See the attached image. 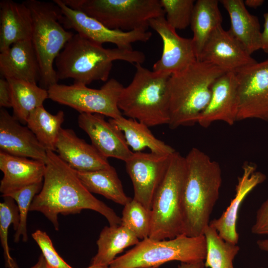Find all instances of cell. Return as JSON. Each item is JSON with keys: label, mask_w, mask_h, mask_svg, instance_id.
Returning a JSON list of instances; mask_svg holds the SVG:
<instances>
[{"label": "cell", "mask_w": 268, "mask_h": 268, "mask_svg": "<svg viewBox=\"0 0 268 268\" xmlns=\"http://www.w3.org/2000/svg\"><path fill=\"white\" fill-rule=\"evenodd\" d=\"M45 164L42 188L34 197L30 211L41 212L57 231L59 230V214H74L84 209L102 214L110 226L121 225V217L95 197L81 182L76 171L57 154L47 150Z\"/></svg>", "instance_id": "cell-1"}, {"label": "cell", "mask_w": 268, "mask_h": 268, "mask_svg": "<svg viewBox=\"0 0 268 268\" xmlns=\"http://www.w3.org/2000/svg\"><path fill=\"white\" fill-rule=\"evenodd\" d=\"M186 170L182 205L183 234L203 235L219 198L222 174L219 163L200 149L193 147L185 157Z\"/></svg>", "instance_id": "cell-2"}, {"label": "cell", "mask_w": 268, "mask_h": 268, "mask_svg": "<svg viewBox=\"0 0 268 268\" xmlns=\"http://www.w3.org/2000/svg\"><path fill=\"white\" fill-rule=\"evenodd\" d=\"M145 60L141 51L106 49L76 33L65 45L55 63L59 80L71 78L74 83L87 85L97 80L107 81L115 61L141 64Z\"/></svg>", "instance_id": "cell-3"}, {"label": "cell", "mask_w": 268, "mask_h": 268, "mask_svg": "<svg viewBox=\"0 0 268 268\" xmlns=\"http://www.w3.org/2000/svg\"><path fill=\"white\" fill-rule=\"evenodd\" d=\"M226 72L219 67L197 60L171 75L168 82L169 127L175 129L198 123L209 101L212 84Z\"/></svg>", "instance_id": "cell-4"}, {"label": "cell", "mask_w": 268, "mask_h": 268, "mask_svg": "<svg viewBox=\"0 0 268 268\" xmlns=\"http://www.w3.org/2000/svg\"><path fill=\"white\" fill-rule=\"evenodd\" d=\"M135 72L131 82L123 88L118 107L122 113L147 126L168 124L170 75L150 70L140 64H135Z\"/></svg>", "instance_id": "cell-5"}, {"label": "cell", "mask_w": 268, "mask_h": 268, "mask_svg": "<svg viewBox=\"0 0 268 268\" xmlns=\"http://www.w3.org/2000/svg\"><path fill=\"white\" fill-rule=\"evenodd\" d=\"M24 2L32 16L31 40L40 67V86L48 90L59 81L54 63L74 34L62 24L61 9L54 1L29 0Z\"/></svg>", "instance_id": "cell-6"}, {"label": "cell", "mask_w": 268, "mask_h": 268, "mask_svg": "<svg viewBox=\"0 0 268 268\" xmlns=\"http://www.w3.org/2000/svg\"><path fill=\"white\" fill-rule=\"evenodd\" d=\"M206 244L203 235L181 234L168 240H142L125 254L116 258L108 268H157L174 261L191 263L205 260Z\"/></svg>", "instance_id": "cell-7"}, {"label": "cell", "mask_w": 268, "mask_h": 268, "mask_svg": "<svg viewBox=\"0 0 268 268\" xmlns=\"http://www.w3.org/2000/svg\"><path fill=\"white\" fill-rule=\"evenodd\" d=\"M186 170L185 157L176 151L153 200L149 238L160 240L183 234L182 198Z\"/></svg>", "instance_id": "cell-8"}, {"label": "cell", "mask_w": 268, "mask_h": 268, "mask_svg": "<svg viewBox=\"0 0 268 268\" xmlns=\"http://www.w3.org/2000/svg\"><path fill=\"white\" fill-rule=\"evenodd\" d=\"M111 29L147 31L149 21L165 16L160 0H63Z\"/></svg>", "instance_id": "cell-9"}, {"label": "cell", "mask_w": 268, "mask_h": 268, "mask_svg": "<svg viewBox=\"0 0 268 268\" xmlns=\"http://www.w3.org/2000/svg\"><path fill=\"white\" fill-rule=\"evenodd\" d=\"M123 88L119 81L111 78L100 89L77 83H57L50 86L48 91L49 99L79 113L99 114L116 119L123 116L118 101Z\"/></svg>", "instance_id": "cell-10"}, {"label": "cell", "mask_w": 268, "mask_h": 268, "mask_svg": "<svg viewBox=\"0 0 268 268\" xmlns=\"http://www.w3.org/2000/svg\"><path fill=\"white\" fill-rule=\"evenodd\" d=\"M53 1L61 9V23L66 29H73L77 33L97 43L102 45L110 43L120 49L132 50L133 43L146 42L152 36V33L148 31H123L110 29L96 19L70 8L63 0Z\"/></svg>", "instance_id": "cell-11"}, {"label": "cell", "mask_w": 268, "mask_h": 268, "mask_svg": "<svg viewBox=\"0 0 268 268\" xmlns=\"http://www.w3.org/2000/svg\"><path fill=\"white\" fill-rule=\"evenodd\" d=\"M237 121L259 119L268 122V58L236 73Z\"/></svg>", "instance_id": "cell-12"}, {"label": "cell", "mask_w": 268, "mask_h": 268, "mask_svg": "<svg viewBox=\"0 0 268 268\" xmlns=\"http://www.w3.org/2000/svg\"><path fill=\"white\" fill-rule=\"evenodd\" d=\"M172 154L135 152L125 162L133 186V198L149 210L166 174Z\"/></svg>", "instance_id": "cell-13"}, {"label": "cell", "mask_w": 268, "mask_h": 268, "mask_svg": "<svg viewBox=\"0 0 268 268\" xmlns=\"http://www.w3.org/2000/svg\"><path fill=\"white\" fill-rule=\"evenodd\" d=\"M149 25L160 36L163 42L161 58L153 65V71L172 75L197 61L192 38L180 36L167 23L165 16L151 19Z\"/></svg>", "instance_id": "cell-14"}, {"label": "cell", "mask_w": 268, "mask_h": 268, "mask_svg": "<svg viewBox=\"0 0 268 268\" xmlns=\"http://www.w3.org/2000/svg\"><path fill=\"white\" fill-rule=\"evenodd\" d=\"M198 61L234 73L257 62L222 25L212 32Z\"/></svg>", "instance_id": "cell-15"}, {"label": "cell", "mask_w": 268, "mask_h": 268, "mask_svg": "<svg viewBox=\"0 0 268 268\" xmlns=\"http://www.w3.org/2000/svg\"><path fill=\"white\" fill-rule=\"evenodd\" d=\"M99 114L80 113L78 126L89 136L92 144L106 158L126 162L133 155L123 132Z\"/></svg>", "instance_id": "cell-16"}, {"label": "cell", "mask_w": 268, "mask_h": 268, "mask_svg": "<svg viewBox=\"0 0 268 268\" xmlns=\"http://www.w3.org/2000/svg\"><path fill=\"white\" fill-rule=\"evenodd\" d=\"M238 83L236 73L226 72L214 81L206 107L200 115L198 124L203 128L223 121L230 126L237 121Z\"/></svg>", "instance_id": "cell-17"}, {"label": "cell", "mask_w": 268, "mask_h": 268, "mask_svg": "<svg viewBox=\"0 0 268 268\" xmlns=\"http://www.w3.org/2000/svg\"><path fill=\"white\" fill-rule=\"evenodd\" d=\"M4 108L0 110V151L46 163L47 150L35 134Z\"/></svg>", "instance_id": "cell-18"}, {"label": "cell", "mask_w": 268, "mask_h": 268, "mask_svg": "<svg viewBox=\"0 0 268 268\" xmlns=\"http://www.w3.org/2000/svg\"><path fill=\"white\" fill-rule=\"evenodd\" d=\"M256 169L257 166L254 163L247 162L244 163L242 174L238 178L234 198L219 218L209 222V225L215 228L219 236L225 241L238 244L239 234L236 223L240 206L247 195L266 179V176L257 171Z\"/></svg>", "instance_id": "cell-19"}, {"label": "cell", "mask_w": 268, "mask_h": 268, "mask_svg": "<svg viewBox=\"0 0 268 268\" xmlns=\"http://www.w3.org/2000/svg\"><path fill=\"white\" fill-rule=\"evenodd\" d=\"M56 148L59 156L76 171H93L111 166L107 158L71 129H61Z\"/></svg>", "instance_id": "cell-20"}, {"label": "cell", "mask_w": 268, "mask_h": 268, "mask_svg": "<svg viewBox=\"0 0 268 268\" xmlns=\"http://www.w3.org/2000/svg\"><path fill=\"white\" fill-rule=\"evenodd\" d=\"M0 170L3 173L0 184L2 197L23 187L43 183L46 164L0 151Z\"/></svg>", "instance_id": "cell-21"}, {"label": "cell", "mask_w": 268, "mask_h": 268, "mask_svg": "<svg viewBox=\"0 0 268 268\" xmlns=\"http://www.w3.org/2000/svg\"><path fill=\"white\" fill-rule=\"evenodd\" d=\"M0 72L6 79L39 82L40 67L31 40L15 43L0 52Z\"/></svg>", "instance_id": "cell-22"}, {"label": "cell", "mask_w": 268, "mask_h": 268, "mask_svg": "<svg viewBox=\"0 0 268 268\" xmlns=\"http://www.w3.org/2000/svg\"><path fill=\"white\" fill-rule=\"evenodd\" d=\"M0 23V52L15 43L31 39L32 16L30 9L24 2L1 0Z\"/></svg>", "instance_id": "cell-23"}, {"label": "cell", "mask_w": 268, "mask_h": 268, "mask_svg": "<svg viewBox=\"0 0 268 268\" xmlns=\"http://www.w3.org/2000/svg\"><path fill=\"white\" fill-rule=\"evenodd\" d=\"M230 20L231 34L252 55L261 49L262 32L258 18L246 9L243 0H221Z\"/></svg>", "instance_id": "cell-24"}, {"label": "cell", "mask_w": 268, "mask_h": 268, "mask_svg": "<svg viewBox=\"0 0 268 268\" xmlns=\"http://www.w3.org/2000/svg\"><path fill=\"white\" fill-rule=\"evenodd\" d=\"M139 242V239L131 231L122 225L105 226L96 242L97 252L92 259L90 265L108 267L118 254Z\"/></svg>", "instance_id": "cell-25"}, {"label": "cell", "mask_w": 268, "mask_h": 268, "mask_svg": "<svg viewBox=\"0 0 268 268\" xmlns=\"http://www.w3.org/2000/svg\"><path fill=\"white\" fill-rule=\"evenodd\" d=\"M218 3L217 0H198L195 3L190 26L197 60L212 32L222 25Z\"/></svg>", "instance_id": "cell-26"}, {"label": "cell", "mask_w": 268, "mask_h": 268, "mask_svg": "<svg viewBox=\"0 0 268 268\" xmlns=\"http://www.w3.org/2000/svg\"><path fill=\"white\" fill-rule=\"evenodd\" d=\"M109 121L123 132L128 145L135 152H141L145 148L158 154H172L176 152L170 145L155 137L147 126L136 120L122 116Z\"/></svg>", "instance_id": "cell-27"}, {"label": "cell", "mask_w": 268, "mask_h": 268, "mask_svg": "<svg viewBox=\"0 0 268 268\" xmlns=\"http://www.w3.org/2000/svg\"><path fill=\"white\" fill-rule=\"evenodd\" d=\"M6 79L11 91L12 116L22 124L26 125L30 114L49 98L48 90L37 83L14 78Z\"/></svg>", "instance_id": "cell-28"}, {"label": "cell", "mask_w": 268, "mask_h": 268, "mask_svg": "<svg viewBox=\"0 0 268 268\" xmlns=\"http://www.w3.org/2000/svg\"><path fill=\"white\" fill-rule=\"evenodd\" d=\"M76 173L81 182L91 193L101 195L123 206L132 199L125 194L118 174L112 166L106 169Z\"/></svg>", "instance_id": "cell-29"}, {"label": "cell", "mask_w": 268, "mask_h": 268, "mask_svg": "<svg viewBox=\"0 0 268 268\" xmlns=\"http://www.w3.org/2000/svg\"><path fill=\"white\" fill-rule=\"evenodd\" d=\"M64 121V113L58 111L53 115L48 112L43 105L34 109L26 121L28 128L35 134L47 150L56 151V144Z\"/></svg>", "instance_id": "cell-30"}, {"label": "cell", "mask_w": 268, "mask_h": 268, "mask_svg": "<svg viewBox=\"0 0 268 268\" xmlns=\"http://www.w3.org/2000/svg\"><path fill=\"white\" fill-rule=\"evenodd\" d=\"M203 235L206 244L205 267L234 268L233 261L240 250L239 246L223 240L209 225L204 229Z\"/></svg>", "instance_id": "cell-31"}, {"label": "cell", "mask_w": 268, "mask_h": 268, "mask_svg": "<svg viewBox=\"0 0 268 268\" xmlns=\"http://www.w3.org/2000/svg\"><path fill=\"white\" fill-rule=\"evenodd\" d=\"M151 222V210L134 198L124 206L121 225L129 229L139 239L149 237Z\"/></svg>", "instance_id": "cell-32"}, {"label": "cell", "mask_w": 268, "mask_h": 268, "mask_svg": "<svg viewBox=\"0 0 268 268\" xmlns=\"http://www.w3.org/2000/svg\"><path fill=\"white\" fill-rule=\"evenodd\" d=\"M3 201L0 203V239L5 267L7 268H18L17 265L10 254L8 244V231L12 224L16 231L19 224V212L15 201L10 197H2Z\"/></svg>", "instance_id": "cell-33"}, {"label": "cell", "mask_w": 268, "mask_h": 268, "mask_svg": "<svg viewBox=\"0 0 268 268\" xmlns=\"http://www.w3.org/2000/svg\"><path fill=\"white\" fill-rule=\"evenodd\" d=\"M43 183L33 184L13 191L2 197H10L17 203L19 212V224L14 235V241L18 243L22 237L23 242L28 240L27 218L28 212L34 197L42 189Z\"/></svg>", "instance_id": "cell-34"}, {"label": "cell", "mask_w": 268, "mask_h": 268, "mask_svg": "<svg viewBox=\"0 0 268 268\" xmlns=\"http://www.w3.org/2000/svg\"><path fill=\"white\" fill-rule=\"evenodd\" d=\"M169 25L182 30L190 25L195 5L194 0H160Z\"/></svg>", "instance_id": "cell-35"}, {"label": "cell", "mask_w": 268, "mask_h": 268, "mask_svg": "<svg viewBox=\"0 0 268 268\" xmlns=\"http://www.w3.org/2000/svg\"><path fill=\"white\" fill-rule=\"evenodd\" d=\"M32 236L40 247L48 268H73L59 255L45 232L38 229L32 234Z\"/></svg>", "instance_id": "cell-36"}, {"label": "cell", "mask_w": 268, "mask_h": 268, "mask_svg": "<svg viewBox=\"0 0 268 268\" xmlns=\"http://www.w3.org/2000/svg\"><path fill=\"white\" fill-rule=\"evenodd\" d=\"M251 232L256 235H268V198L258 209Z\"/></svg>", "instance_id": "cell-37"}, {"label": "cell", "mask_w": 268, "mask_h": 268, "mask_svg": "<svg viewBox=\"0 0 268 268\" xmlns=\"http://www.w3.org/2000/svg\"><path fill=\"white\" fill-rule=\"evenodd\" d=\"M0 106L4 108L11 107L10 86L5 78L0 79Z\"/></svg>", "instance_id": "cell-38"}, {"label": "cell", "mask_w": 268, "mask_h": 268, "mask_svg": "<svg viewBox=\"0 0 268 268\" xmlns=\"http://www.w3.org/2000/svg\"><path fill=\"white\" fill-rule=\"evenodd\" d=\"M265 20L264 30L262 32L261 38V49L268 54V12L264 13Z\"/></svg>", "instance_id": "cell-39"}, {"label": "cell", "mask_w": 268, "mask_h": 268, "mask_svg": "<svg viewBox=\"0 0 268 268\" xmlns=\"http://www.w3.org/2000/svg\"><path fill=\"white\" fill-rule=\"evenodd\" d=\"M204 262L202 261L191 263H181L178 268H204Z\"/></svg>", "instance_id": "cell-40"}, {"label": "cell", "mask_w": 268, "mask_h": 268, "mask_svg": "<svg viewBox=\"0 0 268 268\" xmlns=\"http://www.w3.org/2000/svg\"><path fill=\"white\" fill-rule=\"evenodd\" d=\"M244 4L245 6H247L248 7L253 8H256L259 6H260L261 5L263 4V3L264 2V0H246L244 1Z\"/></svg>", "instance_id": "cell-41"}, {"label": "cell", "mask_w": 268, "mask_h": 268, "mask_svg": "<svg viewBox=\"0 0 268 268\" xmlns=\"http://www.w3.org/2000/svg\"><path fill=\"white\" fill-rule=\"evenodd\" d=\"M30 268H48L46 261L42 254L39 257L37 263Z\"/></svg>", "instance_id": "cell-42"}, {"label": "cell", "mask_w": 268, "mask_h": 268, "mask_svg": "<svg viewBox=\"0 0 268 268\" xmlns=\"http://www.w3.org/2000/svg\"><path fill=\"white\" fill-rule=\"evenodd\" d=\"M257 244L261 250L268 253V238L258 240Z\"/></svg>", "instance_id": "cell-43"}, {"label": "cell", "mask_w": 268, "mask_h": 268, "mask_svg": "<svg viewBox=\"0 0 268 268\" xmlns=\"http://www.w3.org/2000/svg\"><path fill=\"white\" fill-rule=\"evenodd\" d=\"M86 268H108V267L94 266L90 265V266Z\"/></svg>", "instance_id": "cell-44"}, {"label": "cell", "mask_w": 268, "mask_h": 268, "mask_svg": "<svg viewBox=\"0 0 268 268\" xmlns=\"http://www.w3.org/2000/svg\"><path fill=\"white\" fill-rule=\"evenodd\" d=\"M263 268V267H260V268Z\"/></svg>", "instance_id": "cell-45"}]
</instances>
